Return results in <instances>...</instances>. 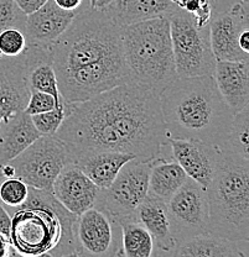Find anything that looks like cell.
<instances>
[{
	"label": "cell",
	"mask_w": 249,
	"mask_h": 257,
	"mask_svg": "<svg viewBox=\"0 0 249 257\" xmlns=\"http://www.w3.org/2000/svg\"><path fill=\"white\" fill-rule=\"evenodd\" d=\"M173 256L187 257H239L245 252L239 250L237 242L215 236L210 234H201L190 237L178 243Z\"/></svg>",
	"instance_id": "24"
},
{
	"label": "cell",
	"mask_w": 249,
	"mask_h": 257,
	"mask_svg": "<svg viewBox=\"0 0 249 257\" xmlns=\"http://www.w3.org/2000/svg\"><path fill=\"white\" fill-rule=\"evenodd\" d=\"M72 162L68 147L56 135H42L9 163L15 177L29 187L52 192L53 182L66 163Z\"/></svg>",
	"instance_id": "8"
},
{
	"label": "cell",
	"mask_w": 249,
	"mask_h": 257,
	"mask_svg": "<svg viewBox=\"0 0 249 257\" xmlns=\"http://www.w3.org/2000/svg\"><path fill=\"white\" fill-rule=\"evenodd\" d=\"M239 15L233 7L224 12H213L210 23V42L216 61H249V55L238 45L243 30Z\"/></svg>",
	"instance_id": "17"
},
{
	"label": "cell",
	"mask_w": 249,
	"mask_h": 257,
	"mask_svg": "<svg viewBox=\"0 0 249 257\" xmlns=\"http://www.w3.org/2000/svg\"><path fill=\"white\" fill-rule=\"evenodd\" d=\"M28 48L25 31L19 28H9L0 32V56L18 57Z\"/></svg>",
	"instance_id": "28"
},
{
	"label": "cell",
	"mask_w": 249,
	"mask_h": 257,
	"mask_svg": "<svg viewBox=\"0 0 249 257\" xmlns=\"http://www.w3.org/2000/svg\"><path fill=\"white\" fill-rule=\"evenodd\" d=\"M29 186L18 177L5 178L0 184V202L10 208H19L26 202Z\"/></svg>",
	"instance_id": "27"
},
{
	"label": "cell",
	"mask_w": 249,
	"mask_h": 257,
	"mask_svg": "<svg viewBox=\"0 0 249 257\" xmlns=\"http://www.w3.org/2000/svg\"><path fill=\"white\" fill-rule=\"evenodd\" d=\"M168 144L174 161L184 168L190 178L207 188L215 175L221 149L194 139L168 138Z\"/></svg>",
	"instance_id": "14"
},
{
	"label": "cell",
	"mask_w": 249,
	"mask_h": 257,
	"mask_svg": "<svg viewBox=\"0 0 249 257\" xmlns=\"http://www.w3.org/2000/svg\"><path fill=\"white\" fill-rule=\"evenodd\" d=\"M55 135L68 147L71 160L92 151L154 160L169 146L160 95L134 82L81 103H67V115Z\"/></svg>",
	"instance_id": "1"
},
{
	"label": "cell",
	"mask_w": 249,
	"mask_h": 257,
	"mask_svg": "<svg viewBox=\"0 0 249 257\" xmlns=\"http://www.w3.org/2000/svg\"><path fill=\"white\" fill-rule=\"evenodd\" d=\"M238 45L243 52L249 55V29H243L240 31L239 37H238Z\"/></svg>",
	"instance_id": "37"
},
{
	"label": "cell",
	"mask_w": 249,
	"mask_h": 257,
	"mask_svg": "<svg viewBox=\"0 0 249 257\" xmlns=\"http://www.w3.org/2000/svg\"><path fill=\"white\" fill-rule=\"evenodd\" d=\"M113 0H90V9L104 12Z\"/></svg>",
	"instance_id": "38"
},
{
	"label": "cell",
	"mask_w": 249,
	"mask_h": 257,
	"mask_svg": "<svg viewBox=\"0 0 249 257\" xmlns=\"http://www.w3.org/2000/svg\"><path fill=\"white\" fill-rule=\"evenodd\" d=\"M155 160L128 161L113 183L107 189H101L95 207L106 210L118 221L135 218L136 209L148 195L149 176Z\"/></svg>",
	"instance_id": "10"
},
{
	"label": "cell",
	"mask_w": 249,
	"mask_h": 257,
	"mask_svg": "<svg viewBox=\"0 0 249 257\" xmlns=\"http://www.w3.org/2000/svg\"><path fill=\"white\" fill-rule=\"evenodd\" d=\"M76 12L63 10L53 0H47L40 9L26 15L25 35L29 46L50 48L66 31Z\"/></svg>",
	"instance_id": "16"
},
{
	"label": "cell",
	"mask_w": 249,
	"mask_h": 257,
	"mask_svg": "<svg viewBox=\"0 0 249 257\" xmlns=\"http://www.w3.org/2000/svg\"><path fill=\"white\" fill-rule=\"evenodd\" d=\"M42 136L35 127L31 115L21 111L0 127V162H9Z\"/></svg>",
	"instance_id": "22"
},
{
	"label": "cell",
	"mask_w": 249,
	"mask_h": 257,
	"mask_svg": "<svg viewBox=\"0 0 249 257\" xmlns=\"http://www.w3.org/2000/svg\"><path fill=\"white\" fill-rule=\"evenodd\" d=\"M77 216L52 192L29 187L28 199L12 216L14 256H76Z\"/></svg>",
	"instance_id": "3"
},
{
	"label": "cell",
	"mask_w": 249,
	"mask_h": 257,
	"mask_svg": "<svg viewBox=\"0 0 249 257\" xmlns=\"http://www.w3.org/2000/svg\"><path fill=\"white\" fill-rule=\"evenodd\" d=\"M166 207L176 246L184 240L208 232L207 192L190 177L174 193Z\"/></svg>",
	"instance_id": "12"
},
{
	"label": "cell",
	"mask_w": 249,
	"mask_h": 257,
	"mask_svg": "<svg viewBox=\"0 0 249 257\" xmlns=\"http://www.w3.org/2000/svg\"><path fill=\"white\" fill-rule=\"evenodd\" d=\"M10 230H12V216L0 203V232L10 239Z\"/></svg>",
	"instance_id": "34"
},
{
	"label": "cell",
	"mask_w": 249,
	"mask_h": 257,
	"mask_svg": "<svg viewBox=\"0 0 249 257\" xmlns=\"http://www.w3.org/2000/svg\"><path fill=\"white\" fill-rule=\"evenodd\" d=\"M242 20L243 28L249 29V0H239L232 5Z\"/></svg>",
	"instance_id": "33"
},
{
	"label": "cell",
	"mask_w": 249,
	"mask_h": 257,
	"mask_svg": "<svg viewBox=\"0 0 249 257\" xmlns=\"http://www.w3.org/2000/svg\"><path fill=\"white\" fill-rule=\"evenodd\" d=\"M213 77L233 114L249 105V61H216Z\"/></svg>",
	"instance_id": "18"
},
{
	"label": "cell",
	"mask_w": 249,
	"mask_h": 257,
	"mask_svg": "<svg viewBox=\"0 0 249 257\" xmlns=\"http://www.w3.org/2000/svg\"><path fill=\"white\" fill-rule=\"evenodd\" d=\"M176 5L173 0H113L104 12L118 26H127L169 16Z\"/></svg>",
	"instance_id": "21"
},
{
	"label": "cell",
	"mask_w": 249,
	"mask_h": 257,
	"mask_svg": "<svg viewBox=\"0 0 249 257\" xmlns=\"http://www.w3.org/2000/svg\"><path fill=\"white\" fill-rule=\"evenodd\" d=\"M168 138L224 149L234 114L213 76L178 78L160 94Z\"/></svg>",
	"instance_id": "2"
},
{
	"label": "cell",
	"mask_w": 249,
	"mask_h": 257,
	"mask_svg": "<svg viewBox=\"0 0 249 257\" xmlns=\"http://www.w3.org/2000/svg\"><path fill=\"white\" fill-rule=\"evenodd\" d=\"M179 9L190 14L199 28H205L211 23L213 5L208 0H173Z\"/></svg>",
	"instance_id": "30"
},
{
	"label": "cell",
	"mask_w": 249,
	"mask_h": 257,
	"mask_svg": "<svg viewBox=\"0 0 249 257\" xmlns=\"http://www.w3.org/2000/svg\"><path fill=\"white\" fill-rule=\"evenodd\" d=\"M208 232L233 242H249V161L221 149L206 188Z\"/></svg>",
	"instance_id": "4"
},
{
	"label": "cell",
	"mask_w": 249,
	"mask_h": 257,
	"mask_svg": "<svg viewBox=\"0 0 249 257\" xmlns=\"http://www.w3.org/2000/svg\"><path fill=\"white\" fill-rule=\"evenodd\" d=\"M130 80L124 55L107 58L57 76L58 89L66 103H81Z\"/></svg>",
	"instance_id": "9"
},
{
	"label": "cell",
	"mask_w": 249,
	"mask_h": 257,
	"mask_svg": "<svg viewBox=\"0 0 249 257\" xmlns=\"http://www.w3.org/2000/svg\"><path fill=\"white\" fill-rule=\"evenodd\" d=\"M208 2H210V3H211V4H212V5H215V4H216V3H217V2H218V0H208Z\"/></svg>",
	"instance_id": "39"
},
{
	"label": "cell",
	"mask_w": 249,
	"mask_h": 257,
	"mask_svg": "<svg viewBox=\"0 0 249 257\" xmlns=\"http://www.w3.org/2000/svg\"><path fill=\"white\" fill-rule=\"evenodd\" d=\"M7 256H14V251L10 246V240L0 232V257Z\"/></svg>",
	"instance_id": "36"
},
{
	"label": "cell",
	"mask_w": 249,
	"mask_h": 257,
	"mask_svg": "<svg viewBox=\"0 0 249 257\" xmlns=\"http://www.w3.org/2000/svg\"><path fill=\"white\" fill-rule=\"evenodd\" d=\"M119 224L122 226V257H150L155 255L154 240L138 219H122Z\"/></svg>",
	"instance_id": "25"
},
{
	"label": "cell",
	"mask_w": 249,
	"mask_h": 257,
	"mask_svg": "<svg viewBox=\"0 0 249 257\" xmlns=\"http://www.w3.org/2000/svg\"><path fill=\"white\" fill-rule=\"evenodd\" d=\"M135 219H138L151 235L155 248L159 250V255H173L176 247L171 230L170 218L168 207L162 200L146 195L135 211Z\"/></svg>",
	"instance_id": "19"
},
{
	"label": "cell",
	"mask_w": 249,
	"mask_h": 257,
	"mask_svg": "<svg viewBox=\"0 0 249 257\" xmlns=\"http://www.w3.org/2000/svg\"><path fill=\"white\" fill-rule=\"evenodd\" d=\"M133 159L138 157L117 151H92L76 156L72 162L76 163L96 186L107 189L113 183L120 168Z\"/></svg>",
	"instance_id": "20"
},
{
	"label": "cell",
	"mask_w": 249,
	"mask_h": 257,
	"mask_svg": "<svg viewBox=\"0 0 249 257\" xmlns=\"http://www.w3.org/2000/svg\"><path fill=\"white\" fill-rule=\"evenodd\" d=\"M224 150L235 152L249 161V105L234 114Z\"/></svg>",
	"instance_id": "26"
},
{
	"label": "cell",
	"mask_w": 249,
	"mask_h": 257,
	"mask_svg": "<svg viewBox=\"0 0 249 257\" xmlns=\"http://www.w3.org/2000/svg\"><path fill=\"white\" fill-rule=\"evenodd\" d=\"M61 9L68 10V12H76L81 7L83 0H53Z\"/></svg>",
	"instance_id": "35"
},
{
	"label": "cell",
	"mask_w": 249,
	"mask_h": 257,
	"mask_svg": "<svg viewBox=\"0 0 249 257\" xmlns=\"http://www.w3.org/2000/svg\"><path fill=\"white\" fill-rule=\"evenodd\" d=\"M100 191V187L96 186L73 162L63 166L52 187V193L58 202L76 215L95 207Z\"/></svg>",
	"instance_id": "15"
},
{
	"label": "cell",
	"mask_w": 249,
	"mask_h": 257,
	"mask_svg": "<svg viewBox=\"0 0 249 257\" xmlns=\"http://www.w3.org/2000/svg\"><path fill=\"white\" fill-rule=\"evenodd\" d=\"M76 256L122 257V226L114 216L93 207L77 216Z\"/></svg>",
	"instance_id": "11"
},
{
	"label": "cell",
	"mask_w": 249,
	"mask_h": 257,
	"mask_svg": "<svg viewBox=\"0 0 249 257\" xmlns=\"http://www.w3.org/2000/svg\"><path fill=\"white\" fill-rule=\"evenodd\" d=\"M179 78L213 76L216 58L210 42V25L199 28L192 16L176 9L168 16Z\"/></svg>",
	"instance_id": "7"
},
{
	"label": "cell",
	"mask_w": 249,
	"mask_h": 257,
	"mask_svg": "<svg viewBox=\"0 0 249 257\" xmlns=\"http://www.w3.org/2000/svg\"><path fill=\"white\" fill-rule=\"evenodd\" d=\"M245 255H248V256H249V252H247V253H245Z\"/></svg>",
	"instance_id": "40"
},
{
	"label": "cell",
	"mask_w": 249,
	"mask_h": 257,
	"mask_svg": "<svg viewBox=\"0 0 249 257\" xmlns=\"http://www.w3.org/2000/svg\"><path fill=\"white\" fill-rule=\"evenodd\" d=\"M56 77L79 67L124 55L122 28L106 12L76 15L66 31L50 47Z\"/></svg>",
	"instance_id": "6"
},
{
	"label": "cell",
	"mask_w": 249,
	"mask_h": 257,
	"mask_svg": "<svg viewBox=\"0 0 249 257\" xmlns=\"http://www.w3.org/2000/svg\"><path fill=\"white\" fill-rule=\"evenodd\" d=\"M122 41L132 82L160 95L179 78L168 16L122 26Z\"/></svg>",
	"instance_id": "5"
},
{
	"label": "cell",
	"mask_w": 249,
	"mask_h": 257,
	"mask_svg": "<svg viewBox=\"0 0 249 257\" xmlns=\"http://www.w3.org/2000/svg\"><path fill=\"white\" fill-rule=\"evenodd\" d=\"M28 52L18 57L0 56V127L25 110L30 90L26 82Z\"/></svg>",
	"instance_id": "13"
},
{
	"label": "cell",
	"mask_w": 249,
	"mask_h": 257,
	"mask_svg": "<svg viewBox=\"0 0 249 257\" xmlns=\"http://www.w3.org/2000/svg\"><path fill=\"white\" fill-rule=\"evenodd\" d=\"M189 176L176 161H166L159 157L152 163L149 176L148 195L168 203Z\"/></svg>",
	"instance_id": "23"
},
{
	"label": "cell",
	"mask_w": 249,
	"mask_h": 257,
	"mask_svg": "<svg viewBox=\"0 0 249 257\" xmlns=\"http://www.w3.org/2000/svg\"><path fill=\"white\" fill-rule=\"evenodd\" d=\"M67 115V103L61 106H56L52 110L31 115L35 127L41 135H55L56 131L61 126Z\"/></svg>",
	"instance_id": "29"
},
{
	"label": "cell",
	"mask_w": 249,
	"mask_h": 257,
	"mask_svg": "<svg viewBox=\"0 0 249 257\" xmlns=\"http://www.w3.org/2000/svg\"><path fill=\"white\" fill-rule=\"evenodd\" d=\"M26 14L14 0H0V32L9 28H19L25 31Z\"/></svg>",
	"instance_id": "31"
},
{
	"label": "cell",
	"mask_w": 249,
	"mask_h": 257,
	"mask_svg": "<svg viewBox=\"0 0 249 257\" xmlns=\"http://www.w3.org/2000/svg\"><path fill=\"white\" fill-rule=\"evenodd\" d=\"M56 106L61 105H58L53 95L49 94V93L40 92V90H30V96H29L28 104H26L24 111L28 112L29 115H36L52 110Z\"/></svg>",
	"instance_id": "32"
}]
</instances>
